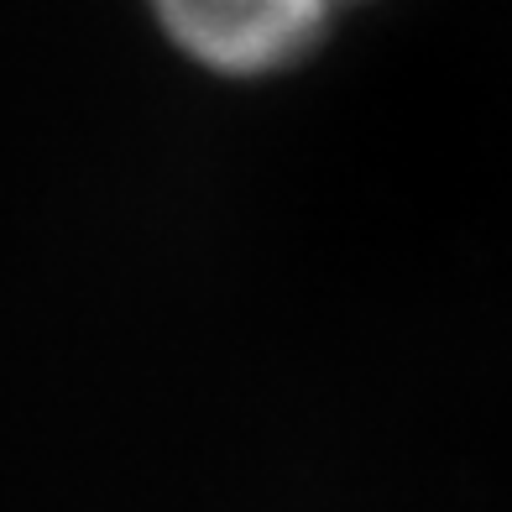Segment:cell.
Masks as SVG:
<instances>
[{
	"label": "cell",
	"instance_id": "obj_1",
	"mask_svg": "<svg viewBox=\"0 0 512 512\" xmlns=\"http://www.w3.org/2000/svg\"><path fill=\"white\" fill-rule=\"evenodd\" d=\"M183 53L215 74H277L314 53L335 0H147Z\"/></svg>",
	"mask_w": 512,
	"mask_h": 512
}]
</instances>
